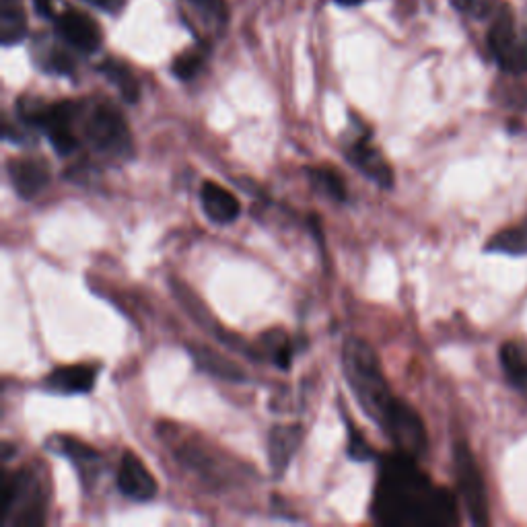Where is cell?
Wrapping results in <instances>:
<instances>
[{
  "label": "cell",
  "instance_id": "6da1fadb",
  "mask_svg": "<svg viewBox=\"0 0 527 527\" xmlns=\"http://www.w3.org/2000/svg\"><path fill=\"white\" fill-rule=\"evenodd\" d=\"M371 517L385 527H451L460 523L458 501L435 486L406 453H385L379 460Z\"/></svg>",
  "mask_w": 527,
  "mask_h": 527
},
{
  "label": "cell",
  "instance_id": "7a4b0ae2",
  "mask_svg": "<svg viewBox=\"0 0 527 527\" xmlns=\"http://www.w3.org/2000/svg\"><path fill=\"white\" fill-rule=\"evenodd\" d=\"M342 369L348 388L355 394L363 412L379 429H383L400 398H396L390 390V383L385 379L379 359L369 342L361 338H348L342 346Z\"/></svg>",
  "mask_w": 527,
  "mask_h": 527
},
{
  "label": "cell",
  "instance_id": "3957f363",
  "mask_svg": "<svg viewBox=\"0 0 527 527\" xmlns=\"http://www.w3.org/2000/svg\"><path fill=\"white\" fill-rule=\"evenodd\" d=\"M46 484L31 468L3 474L0 480V525L40 527L46 521Z\"/></svg>",
  "mask_w": 527,
  "mask_h": 527
},
{
  "label": "cell",
  "instance_id": "277c9868",
  "mask_svg": "<svg viewBox=\"0 0 527 527\" xmlns=\"http://www.w3.org/2000/svg\"><path fill=\"white\" fill-rule=\"evenodd\" d=\"M83 103L81 101H58V103H42V101H19V116L29 126L42 130L58 155H73L81 147V122Z\"/></svg>",
  "mask_w": 527,
  "mask_h": 527
},
{
  "label": "cell",
  "instance_id": "5b68a950",
  "mask_svg": "<svg viewBox=\"0 0 527 527\" xmlns=\"http://www.w3.org/2000/svg\"><path fill=\"white\" fill-rule=\"evenodd\" d=\"M79 128L93 153L108 159H128L132 155L130 128L114 105L105 101L83 103Z\"/></svg>",
  "mask_w": 527,
  "mask_h": 527
},
{
  "label": "cell",
  "instance_id": "8992f818",
  "mask_svg": "<svg viewBox=\"0 0 527 527\" xmlns=\"http://www.w3.org/2000/svg\"><path fill=\"white\" fill-rule=\"evenodd\" d=\"M453 472L462 501L474 525H488V499L482 472L476 464V458L468 443L458 441L453 447Z\"/></svg>",
  "mask_w": 527,
  "mask_h": 527
},
{
  "label": "cell",
  "instance_id": "52a82bcc",
  "mask_svg": "<svg viewBox=\"0 0 527 527\" xmlns=\"http://www.w3.org/2000/svg\"><path fill=\"white\" fill-rule=\"evenodd\" d=\"M381 431L390 439L396 451L406 453L414 460L423 458L429 449V435L423 418H420L418 412L404 400L398 402L396 410L392 412L388 423L383 425Z\"/></svg>",
  "mask_w": 527,
  "mask_h": 527
},
{
  "label": "cell",
  "instance_id": "ba28073f",
  "mask_svg": "<svg viewBox=\"0 0 527 527\" xmlns=\"http://www.w3.org/2000/svg\"><path fill=\"white\" fill-rule=\"evenodd\" d=\"M488 46L499 66L507 73H523V70H527V46L517 44L513 15L507 9L499 11L493 27H490Z\"/></svg>",
  "mask_w": 527,
  "mask_h": 527
},
{
  "label": "cell",
  "instance_id": "9c48e42d",
  "mask_svg": "<svg viewBox=\"0 0 527 527\" xmlns=\"http://www.w3.org/2000/svg\"><path fill=\"white\" fill-rule=\"evenodd\" d=\"M344 157L350 161V165L359 169L365 178H369L379 188L394 186V171L390 163L381 155V151L369 143V134L350 140L344 149Z\"/></svg>",
  "mask_w": 527,
  "mask_h": 527
},
{
  "label": "cell",
  "instance_id": "30bf717a",
  "mask_svg": "<svg viewBox=\"0 0 527 527\" xmlns=\"http://www.w3.org/2000/svg\"><path fill=\"white\" fill-rule=\"evenodd\" d=\"M116 484L120 493L136 503H147L157 495V480L134 451H124Z\"/></svg>",
  "mask_w": 527,
  "mask_h": 527
},
{
  "label": "cell",
  "instance_id": "8fae6325",
  "mask_svg": "<svg viewBox=\"0 0 527 527\" xmlns=\"http://www.w3.org/2000/svg\"><path fill=\"white\" fill-rule=\"evenodd\" d=\"M56 31L60 38L83 54H95L101 48V29L85 13L68 9L56 17Z\"/></svg>",
  "mask_w": 527,
  "mask_h": 527
},
{
  "label": "cell",
  "instance_id": "7c38bea8",
  "mask_svg": "<svg viewBox=\"0 0 527 527\" xmlns=\"http://www.w3.org/2000/svg\"><path fill=\"white\" fill-rule=\"evenodd\" d=\"M97 363H77L56 367L46 379L44 388L52 394L75 396V394H89L95 388V381L99 375Z\"/></svg>",
  "mask_w": 527,
  "mask_h": 527
},
{
  "label": "cell",
  "instance_id": "4fadbf2b",
  "mask_svg": "<svg viewBox=\"0 0 527 527\" xmlns=\"http://www.w3.org/2000/svg\"><path fill=\"white\" fill-rule=\"evenodd\" d=\"M9 180L23 200H31L50 184V169L42 159L17 157L9 161Z\"/></svg>",
  "mask_w": 527,
  "mask_h": 527
},
{
  "label": "cell",
  "instance_id": "5bb4252c",
  "mask_svg": "<svg viewBox=\"0 0 527 527\" xmlns=\"http://www.w3.org/2000/svg\"><path fill=\"white\" fill-rule=\"evenodd\" d=\"M200 206L206 219L215 225H231L241 213V204L235 194L217 182H204L200 186Z\"/></svg>",
  "mask_w": 527,
  "mask_h": 527
},
{
  "label": "cell",
  "instance_id": "9a60e30c",
  "mask_svg": "<svg viewBox=\"0 0 527 527\" xmlns=\"http://www.w3.org/2000/svg\"><path fill=\"white\" fill-rule=\"evenodd\" d=\"M303 429L301 425H278L268 435V460L272 474L280 478L289 468L291 460L301 445Z\"/></svg>",
  "mask_w": 527,
  "mask_h": 527
},
{
  "label": "cell",
  "instance_id": "2e32d148",
  "mask_svg": "<svg viewBox=\"0 0 527 527\" xmlns=\"http://www.w3.org/2000/svg\"><path fill=\"white\" fill-rule=\"evenodd\" d=\"M48 447H52L56 453L64 455V458H68L70 462H73V466L79 470L81 474V480L89 486L91 480L99 474V453L89 447L87 443H81L73 437H56L48 443Z\"/></svg>",
  "mask_w": 527,
  "mask_h": 527
},
{
  "label": "cell",
  "instance_id": "e0dca14e",
  "mask_svg": "<svg viewBox=\"0 0 527 527\" xmlns=\"http://www.w3.org/2000/svg\"><path fill=\"white\" fill-rule=\"evenodd\" d=\"M295 357L293 340L285 330H268L260 336V342L254 344V361H270L278 369H289Z\"/></svg>",
  "mask_w": 527,
  "mask_h": 527
},
{
  "label": "cell",
  "instance_id": "ac0fdd59",
  "mask_svg": "<svg viewBox=\"0 0 527 527\" xmlns=\"http://www.w3.org/2000/svg\"><path fill=\"white\" fill-rule=\"evenodd\" d=\"M188 350L200 371L213 375V377H219V379H225V381H235V383L245 381V371L233 361H229L225 355H221L219 350L210 348V346H202V344H192Z\"/></svg>",
  "mask_w": 527,
  "mask_h": 527
},
{
  "label": "cell",
  "instance_id": "d6986e66",
  "mask_svg": "<svg viewBox=\"0 0 527 527\" xmlns=\"http://www.w3.org/2000/svg\"><path fill=\"white\" fill-rule=\"evenodd\" d=\"M178 458L186 468H190L192 472H196L198 476H202L204 480L213 482V484L225 476L223 466L219 464L215 455L198 443L180 445L178 447Z\"/></svg>",
  "mask_w": 527,
  "mask_h": 527
},
{
  "label": "cell",
  "instance_id": "ffe728a7",
  "mask_svg": "<svg viewBox=\"0 0 527 527\" xmlns=\"http://www.w3.org/2000/svg\"><path fill=\"white\" fill-rule=\"evenodd\" d=\"M27 33V17L21 0H0V42L19 44Z\"/></svg>",
  "mask_w": 527,
  "mask_h": 527
},
{
  "label": "cell",
  "instance_id": "44dd1931",
  "mask_svg": "<svg viewBox=\"0 0 527 527\" xmlns=\"http://www.w3.org/2000/svg\"><path fill=\"white\" fill-rule=\"evenodd\" d=\"M99 73L120 91V95L128 103H136L138 101L140 85H138V79L134 77V73H132L128 64H124L120 60H112V58L103 60L99 64Z\"/></svg>",
  "mask_w": 527,
  "mask_h": 527
},
{
  "label": "cell",
  "instance_id": "7402d4cb",
  "mask_svg": "<svg viewBox=\"0 0 527 527\" xmlns=\"http://www.w3.org/2000/svg\"><path fill=\"white\" fill-rule=\"evenodd\" d=\"M501 365L515 388L527 392V348L519 342H505L501 346Z\"/></svg>",
  "mask_w": 527,
  "mask_h": 527
},
{
  "label": "cell",
  "instance_id": "603a6c76",
  "mask_svg": "<svg viewBox=\"0 0 527 527\" xmlns=\"http://www.w3.org/2000/svg\"><path fill=\"white\" fill-rule=\"evenodd\" d=\"M484 250L497 254H511V256L527 254V217L519 225L503 229L497 235L490 237Z\"/></svg>",
  "mask_w": 527,
  "mask_h": 527
},
{
  "label": "cell",
  "instance_id": "cb8c5ba5",
  "mask_svg": "<svg viewBox=\"0 0 527 527\" xmlns=\"http://www.w3.org/2000/svg\"><path fill=\"white\" fill-rule=\"evenodd\" d=\"M307 178L315 192L334 200V202H346V186L342 175L332 167H307Z\"/></svg>",
  "mask_w": 527,
  "mask_h": 527
},
{
  "label": "cell",
  "instance_id": "d4e9b609",
  "mask_svg": "<svg viewBox=\"0 0 527 527\" xmlns=\"http://www.w3.org/2000/svg\"><path fill=\"white\" fill-rule=\"evenodd\" d=\"M344 420H346V425H348V439H346L348 458L355 460V462H369L371 458H375L373 447L369 445L365 435L357 431V427L353 425V420H350L348 416H344Z\"/></svg>",
  "mask_w": 527,
  "mask_h": 527
},
{
  "label": "cell",
  "instance_id": "484cf974",
  "mask_svg": "<svg viewBox=\"0 0 527 527\" xmlns=\"http://www.w3.org/2000/svg\"><path fill=\"white\" fill-rule=\"evenodd\" d=\"M204 64V54L200 50H188L180 54L171 64V73L180 81H192Z\"/></svg>",
  "mask_w": 527,
  "mask_h": 527
},
{
  "label": "cell",
  "instance_id": "4316f807",
  "mask_svg": "<svg viewBox=\"0 0 527 527\" xmlns=\"http://www.w3.org/2000/svg\"><path fill=\"white\" fill-rule=\"evenodd\" d=\"M190 3L200 9L206 17L210 19H215L219 23H225L227 21V5H225V0H190Z\"/></svg>",
  "mask_w": 527,
  "mask_h": 527
},
{
  "label": "cell",
  "instance_id": "83f0119b",
  "mask_svg": "<svg viewBox=\"0 0 527 527\" xmlns=\"http://www.w3.org/2000/svg\"><path fill=\"white\" fill-rule=\"evenodd\" d=\"M33 9L40 17L52 19L54 17V0H33Z\"/></svg>",
  "mask_w": 527,
  "mask_h": 527
},
{
  "label": "cell",
  "instance_id": "f1b7e54d",
  "mask_svg": "<svg viewBox=\"0 0 527 527\" xmlns=\"http://www.w3.org/2000/svg\"><path fill=\"white\" fill-rule=\"evenodd\" d=\"M89 3L103 9V11H108V13H118V11H122L126 0H89Z\"/></svg>",
  "mask_w": 527,
  "mask_h": 527
},
{
  "label": "cell",
  "instance_id": "f546056e",
  "mask_svg": "<svg viewBox=\"0 0 527 527\" xmlns=\"http://www.w3.org/2000/svg\"><path fill=\"white\" fill-rule=\"evenodd\" d=\"M490 7H493V0H472V5H470V11L476 15V17H484Z\"/></svg>",
  "mask_w": 527,
  "mask_h": 527
},
{
  "label": "cell",
  "instance_id": "4dcf8cb0",
  "mask_svg": "<svg viewBox=\"0 0 527 527\" xmlns=\"http://www.w3.org/2000/svg\"><path fill=\"white\" fill-rule=\"evenodd\" d=\"M451 5L458 11H470L472 0H451Z\"/></svg>",
  "mask_w": 527,
  "mask_h": 527
},
{
  "label": "cell",
  "instance_id": "1f68e13d",
  "mask_svg": "<svg viewBox=\"0 0 527 527\" xmlns=\"http://www.w3.org/2000/svg\"><path fill=\"white\" fill-rule=\"evenodd\" d=\"M336 3L342 7H357L363 3V0H336Z\"/></svg>",
  "mask_w": 527,
  "mask_h": 527
}]
</instances>
